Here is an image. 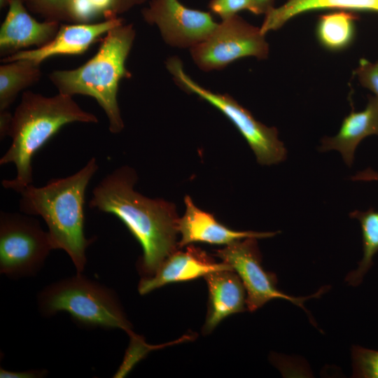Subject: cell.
Listing matches in <instances>:
<instances>
[{"instance_id": "6da1fadb", "label": "cell", "mask_w": 378, "mask_h": 378, "mask_svg": "<svg viewBox=\"0 0 378 378\" xmlns=\"http://www.w3.org/2000/svg\"><path fill=\"white\" fill-rule=\"evenodd\" d=\"M136 172L125 165L108 174L94 188L89 207L115 216L141 246L137 267L142 277L153 276L178 250V217L171 202L135 191Z\"/></svg>"}, {"instance_id": "7a4b0ae2", "label": "cell", "mask_w": 378, "mask_h": 378, "mask_svg": "<svg viewBox=\"0 0 378 378\" xmlns=\"http://www.w3.org/2000/svg\"><path fill=\"white\" fill-rule=\"evenodd\" d=\"M98 169L92 158L71 176L52 178L41 187L31 184L20 192V210L44 220L53 249L64 251L77 273L83 272L86 250L93 241L85 235L84 205L87 188Z\"/></svg>"}, {"instance_id": "3957f363", "label": "cell", "mask_w": 378, "mask_h": 378, "mask_svg": "<svg viewBox=\"0 0 378 378\" xmlns=\"http://www.w3.org/2000/svg\"><path fill=\"white\" fill-rule=\"evenodd\" d=\"M98 122L97 116L81 108L72 96L23 92L8 132L11 144L0 159L1 165L14 164L17 174L13 179L3 180L4 188L20 193L33 184V157L62 127Z\"/></svg>"}, {"instance_id": "277c9868", "label": "cell", "mask_w": 378, "mask_h": 378, "mask_svg": "<svg viewBox=\"0 0 378 378\" xmlns=\"http://www.w3.org/2000/svg\"><path fill=\"white\" fill-rule=\"evenodd\" d=\"M135 36L132 24H119L107 32L95 55L85 64L74 69L55 70L48 75L59 93L94 98L105 112L113 134L120 133L124 128L117 95L120 80L132 77L126 61Z\"/></svg>"}, {"instance_id": "5b68a950", "label": "cell", "mask_w": 378, "mask_h": 378, "mask_svg": "<svg viewBox=\"0 0 378 378\" xmlns=\"http://www.w3.org/2000/svg\"><path fill=\"white\" fill-rule=\"evenodd\" d=\"M42 315L67 312L75 321L89 327L120 328L134 335L115 293L81 273L46 286L38 295Z\"/></svg>"}, {"instance_id": "8992f818", "label": "cell", "mask_w": 378, "mask_h": 378, "mask_svg": "<svg viewBox=\"0 0 378 378\" xmlns=\"http://www.w3.org/2000/svg\"><path fill=\"white\" fill-rule=\"evenodd\" d=\"M165 65L181 88L207 102L232 122L247 141L259 164L270 166L286 160L287 150L279 139L276 127H267L258 121L229 94L212 92L196 83L186 73L179 57L168 58Z\"/></svg>"}, {"instance_id": "52a82bcc", "label": "cell", "mask_w": 378, "mask_h": 378, "mask_svg": "<svg viewBox=\"0 0 378 378\" xmlns=\"http://www.w3.org/2000/svg\"><path fill=\"white\" fill-rule=\"evenodd\" d=\"M28 216L0 213V272L11 278L36 274L53 249L48 231Z\"/></svg>"}, {"instance_id": "ba28073f", "label": "cell", "mask_w": 378, "mask_h": 378, "mask_svg": "<svg viewBox=\"0 0 378 378\" xmlns=\"http://www.w3.org/2000/svg\"><path fill=\"white\" fill-rule=\"evenodd\" d=\"M265 34L238 15L221 20L202 43L190 49L195 64L204 71L220 70L245 57L266 59Z\"/></svg>"}, {"instance_id": "9c48e42d", "label": "cell", "mask_w": 378, "mask_h": 378, "mask_svg": "<svg viewBox=\"0 0 378 378\" xmlns=\"http://www.w3.org/2000/svg\"><path fill=\"white\" fill-rule=\"evenodd\" d=\"M257 239L245 238L216 251V255L229 265L240 278L246 293L247 309L254 312L272 300L283 299L306 311L304 301L318 298L323 290L307 297H294L279 290L274 275L265 271L262 265Z\"/></svg>"}, {"instance_id": "30bf717a", "label": "cell", "mask_w": 378, "mask_h": 378, "mask_svg": "<svg viewBox=\"0 0 378 378\" xmlns=\"http://www.w3.org/2000/svg\"><path fill=\"white\" fill-rule=\"evenodd\" d=\"M145 22L155 25L164 41L178 48H192L216 29L210 12L190 8L178 0H150L141 10Z\"/></svg>"}, {"instance_id": "8fae6325", "label": "cell", "mask_w": 378, "mask_h": 378, "mask_svg": "<svg viewBox=\"0 0 378 378\" xmlns=\"http://www.w3.org/2000/svg\"><path fill=\"white\" fill-rule=\"evenodd\" d=\"M122 23L124 20L118 17L97 23L61 24L57 34L48 44L38 48L19 51L2 58L1 62L29 59L41 64L46 59L57 55H81L103 35Z\"/></svg>"}, {"instance_id": "7c38bea8", "label": "cell", "mask_w": 378, "mask_h": 378, "mask_svg": "<svg viewBox=\"0 0 378 378\" xmlns=\"http://www.w3.org/2000/svg\"><path fill=\"white\" fill-rule=\"evenodd\" d=\"M8 7L0 28V55L3 58L31 46L38 48L48 44L60 27L58 21H37L22 0H9Z\"/></svg>"}, {"instance_id": "4fadbf2b", "label": "cell", "mask_w": 378, "mask_h": 378, "mask_svg": "<svg viewBox=\"0 0 378 378\" xmlns=\"http://www.w3.org/2000/svg\"><path fill=\"white\" fill-rule=\"evenodd\" d=\"M224 270L232 269L223 262H216L206 251L190 244L185 251L177 250L170 255L153 276L142 277L138 291L145 295L169 284L194 280Z\"/></svg>"}, {"instance_id": "5bb4252c", "label": "cell", "mask_w": 378, "mask_h": 378, "mask_svg": "<svg viewBox=\"0 0 378 378\" xmlns=\"http://www.w3.org/2000/svg\"><path fill=\"white\" fill-rule=\"evenodd\" d=\"M184 202L186 211L178 221L181 236L178 248L197 242L226 246L245 238H269L279 233L233 230L218 222L211 214L197 207L189 195L185 197Z\"/></svg>"}, {"instance_id": "9a60e30c", "label": "cell", "mask_w": 378, "mask_h": 378, "mask_svg": "<svg viewBox=\"0 0 378 378\" xmlns=\"http://www.w3.org/2000/svg\"><path fill=\"white\" fill-rule=\"evenodd\" d=\"M209 290L208 310L202 328L211 333L226 317L247 309L244 286L232 270L211 272L204 276Z\"/></svg>"}, {"instance_id": "2e32d148", "label": "cell", "mask_w": 378, "mask_h": 378, "mask_svg": "<svg viewBox=\"0 0 378 378\" xmlns=\"http://www.w3.org/2000/svg\"><path fill=\"white\" fill-rule=\"evenodd\" d=\"M371 135H378V99L374 95L368 97V104L363 110L351 111L335 136L323 138L318 150L322 152L338 151L345 164L351 167L358 146Z\"/></svg>"}, {"instance_id": "e0dca14e", "label": "cell", "mask_w": 378, "mask_h": 378, "mask_svg": "<svg viewBox=\"0 0 378 378\" xmlns=\"http://www.w3.org/2000/svg\"><path fill=\"white\" fill-rule=\"evenodd\" d=\"M354 181H377L378 172L371 168L358 172L351 178ZM358 220L362 232L363 256L358 267L349 272L346 281L353 286H358L373 265V258L378 253V211L370 208L366 211L355 210L349 214Z\"/></svg>"}, {"instance_id": "ac0fdd59", "label": "cell", "mask_w": 378, "mask_h": 378, "mask_svg": "<svg viewBox=\"0 0 378 378\" xmlns=\"http://www.w3.org/2000/svg\"><path fill=\"white\" fill-rule=\"evenodd\" d=\"M328 8L378 12V0H288L265 15L260 30L265 35L300 14Z\"/></svg>"}, {"instance_id": "d6986e66", "label": "cell", "mask_w": 378, "mask_h": 378, "mask_svg": "<svg viewBox=\"0 0 378 378\" xmlns=\"http://www.w3.org/2000/svg\"><path fill=\"white\" fill-rule=\"evenodd\" d=\"M41 64L29 59L2 62L0 65V112L8 111L18 94L38 83Z\"/></svg>"}, {"instance_id": "ffe728a7", "label": "cell", "mask_w": 378, "mask_h": 378, "mask_svg": "<svg viewBox=\"0 0 378 378\" xmlns=\"http://www.w3.org/2000/svg\"><path fill=\"white\" fill-rule=\"evenodd\" d=\"M357 18L354 14L343 10L321 15L317 25L319 41L330 50L346 48L354 37Z\"/></svg>"}, {"instance_id": "44dd1931", "label": "cell", "mask_w": 378, "mask_h": 378, "mask_svg": "<svg viewBox=\"0 0 378 378\" xmlns=\"http://www.w3.org/2000/svg\"><path fill=\"white\" fill-rule=\"evenodd\" d=\"M29 11L45 19L71 23L69 6L72 0H22Z\"/></svg>"}, {"instance_id": "7402d4cb", "label": "cell", "mask_w": 378, "mask_h": 378, "mask_svg": "<svg viewBox=\"0 0 378 378\" xmlns=\"http://www.w3.org/2000/svg\"><path fill=\"white\" fill-rule=\"evenodd\" d=\"M351 358L354 377L378 378V351L354 346Z\"/></svg>"}, {"instance_id": "603a6c76", "label": "cell", "mask_w": 378, "mask_h": 378, "mask_svg": "<svg viewBox=\"0 0 378 378\" xmlns=\"http://www.w3.org/2000/svg\"><path fill=\"white\" fill-rule=\"evenodd\" d=\"M208 6L210 13L218 15L221 20L237 15L241 10L258 15L253 0H211Z\"/></svg>"}, {"instance_id": "cb8c5ba5", "label": "cell", "mask_w": 378, "mask_h": 378, "mask_svg": "<svg viewBox=\"0 0 378 378\" xmlns=\"http://www.w3.org/2000/svg\"><path fill=\"white\" fill-rule=\"evenodd\" d=\"M355 73L360 85L373 92L378 99V60L372 62L365 58L360 59Z\"/></svg>"}, {"instance_id": "d4e9b609", "label": "cell", "mask_w": 378, "mask_h": 378, "mask_svg": "<svg viewBox=\"0 0 378 378\" xmlns=\"http://www.w3.org/2000/svg\"><path fill=\"white\" fill-rule=\"evenodd\" d=\"M99 16L90 0H72L69 6L71 23H90Z\"/></svg>"}, {"instance_id": "484cf974", "label": "cell", "mask_w": 378, "mask_h": 378, "mask_svg": "<svg viewBox=\"0 0 378 378\" xmlns=\"http://www.w3.org/2000/svg\"><path fill=\"white\" fill-rule=\"evenodd\" d=\"M48 374L46 370H30L26 371H8L4 368L0 369L1 378H38Z\"/></svg>"}, {"instance_id": "4316f807", "label": "cell", "mask_w": 378, "mask_h": 378, "mask_svg": "<svg viewBox=\"0 0 378 378\" xmlns=\"http://www.w3.org/2000/svg\"><path fill=\"white\" fill-rule=\"evenodd\" d=\"M147 0H113L111 10V18H118L134 6L144 4Z\"/></svg>"}, {"instance_id": "83f0119b", "label": "cell", "mask_w": 378, "mask_h": 378, "mask_svg": "<svg viewBox=\"0 0 378 378\" xmlns=\"http://www.w3.org/2000/svg\"><path fill=\"white\" fill-rule=\"evenodd\" d=\"M99 15L105 19L111 18V10L113 0H90Z\"/></svg>"}, {"instance_id": "f1b7e54d", "label": "cell", "mask_w": 378, "mask_h": 378, "mask_svg": "<svg viewBox=\"0 0 378 378\" xmlns=\"http://www.w3.org/2000/svg\"><path fill=\"white\" fill-rule=\"evenodd\" d=\"M13 114L8 111L0 112V137L4 139L8 136Z\"/></svg>"}, {"instance_id": "f546056e", "label": "cell", "mask_w": 378, "mask_h": 378, "mask_svg": "<svg viewBox=\"0 0 378 378\" xmlns=\"http://www.w3.org/2000/svg\"><path fill=\"white\" fill-rule=\"evenodd\" d=\"M258 10V15H265L274 8V0H253Z\"/></svg>"}, {"instance_id": "4dcf8cb0", "label": "cell", "mask_w": 378, "mask_h": 378, "mask_svg": "<svg viewBox=\"0 0 378 378\" xmlns=\"http://www.w3.org/2000/svg\"><path fill=\"white\" fill-rule=\"evenodd\" d=\"M9 0H0V8H4L8 5Z\"/></svg>"}]
</instances>
